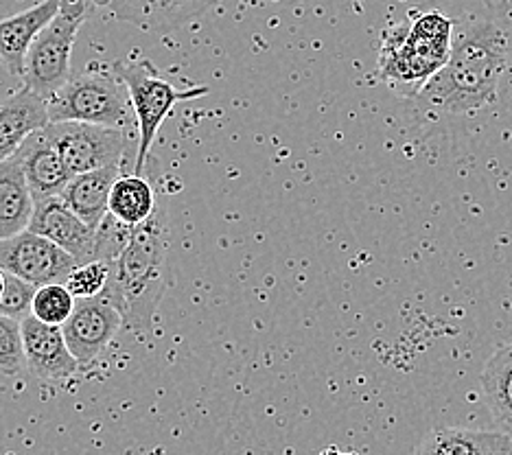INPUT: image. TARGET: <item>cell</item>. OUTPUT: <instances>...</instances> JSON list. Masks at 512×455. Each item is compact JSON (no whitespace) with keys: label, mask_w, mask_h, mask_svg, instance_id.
Returning <instances> with one entry per match:
<instances>
[{"label":"cell","mask_w":512,"mask_h":455,"mask_svg":"<svg viewBox=\"0 0 512 455\" xmlns=\"http://www.w3.org/2000/svg\"><path fill=\"white\" fill-rule=\"evenodd\" d=\"M508 33L488 20H475L453 33L447 64L427 81L416 99L438 114H473L497 99L508 64Z\"/></svg>","instance_id":"6da1fadb"},{"label":"cell","mask_w":512,"mask_h":455,"mask_svg":"<svg viewBox=\"0 0 512 455\" xmlns=\"http://www.w3.org/2000/svg\"><path fill=\"white\" fill-rule=\"evenodd\" d=\"M169 230L165 208L130 230L123 250L112 261L108 294L121 309L127 329L151 333L160 302L169 287Z\"/></svg>","instance_id":"7a4b0ae2"},{"label":"cell","mask_w":512,"mask_h":455,"mask_svg":"<svg viewBox=\"0 0 512 455\" xmlns=\"http://www.w3.org/2000/svg\"><path fill=\"white\" fill-rule=\"evenodd\" d=\"M453 44V22L440 14L418 16L412 25L383 35L379 77L401 97H418L438 70L447 64Z\"/></svg>","instance_id":"3957f363"},{"label":"cell","mask_w":512,"mask_h":455,"mask_svg":"<svg viewBox=\"0 0 512 455\" xmlns=\"http://www.w3.org/2000/svg\"><path fill=\"white\" fill-rule=\"evenodd\" d=\"M112 70L121 77L127 86L132 99L134 121L138 130V149L134 173H143L151 147L160 132L162 123L173 112L180 101H191L208 95V86H193V88H178L176 84L160 73V70L149 60L136 62H114Z\"/></svg>","instance_id":"277c9868"},{"label":"cell","mask_w":512,"mask_h":455,"mask_svg":"<svg viewBox=\"0 0 512 455\" xmlns=\"http://www.w3.org/2000/svg\"><path fill=\"white\" fill-rule=\"evenodd\" d=\"M81 121L110 127L136 123L127 86L114 70H86L71 77L49 99V123Z\"/></svg>","instance_id":"5b68a950"},{"label":"cell","mask_w":512,"mask_h":455,"mask_svg":"<svg viewBox=\"0 0 512 455\" xmlns=\"http://www.w3.org/2000/svg\"><path fill=\"white\" fill-rule=\"evenodd\" d=\"M90 0H62V9L33 40L22 81L49 101L71 79V55L77 33L90 16Z\"/></svg>","instance_id":"8992f818"},{"label":"cell","mask_w":512,"mask_h":455,"mask_svg":"<svg viewBox=\"0 0 512 455\" xmlns=\"http://www.w3.org/2000/svg\"><path fill=\"white\" fill-rule=\"evenodd\" d=\"M44 130L60 151L71 175L121 165V158L130 147V136L123 127L60 121L49 123Z\"/></svg>","instance_id":"52a82bcc"},{"label":"cell","mask_w":512,"mask_h":455,"mask_svg":"<svg viewBox=\"0 0 512 455\" xmlns=\"http://www.w3.org/2000/svg\"><path fill=\"white\" fill-rule=\"evenodd\" d=\"M75 265L71 254L33 230L0 241V270L25 278L36 287L66 283Z\"/></svg>","instance_id":"ba28073f"},{"label":"cell","mask_w":512,"mask_h":455,"mask_svg":"<svg viewBox=\"0 0 512 455\" xmlns=\"http://www.w3.org/2000/svg\"><path fill=\"white\" fill-rule=\"evenodd\" d=\"M123 326L121 309L108 294H101L95 298H77L71 318L62 324V329L68 348L84 366L110 346Z\"/></svg>","instance_id":"9c48e42d"},{"label":"cell","mask_w":512,"mask_h":455,"mask_svg":"<svg viewBox=\"0 0 512 455\" xmlns=\"http://www.w3.org/2000/svg\"><path fill=\"white\" fill-rule=\"evenodd\" d=\"M29 230L60 245L77 263L97 259V230L90 228L64 202L62 195L46 197V200L36 202Z\"/></svg>","instance_id":"30bf717a"},{"label":"cell","mask_w":512,"mask_h":455,"mask_svg":"<svg viewBox=\"0 0 512 455\" xmlns=\"http://www.w3.org/2000/svg\"><path fill=\"white\" fill-rule=\"evenodd\" d=\"M22 324V346L31 375L44 381H64L79 370V361L66 344L64 329L27 315Z\"/></svg>","instance_id":"8fae6325"},{"label":"cell","mask_w":512,"mask_h":455,"mask_svg":"<svg viewBox=\"0 0 512 455\" xmlns=\"http://www.w3.org/2000/svg\"><path fill=\"white\" fill-rule=\"evenodd\" d=\"M219 0H110L116 20L149 33H169L206 14Z\"/></svg>","instance_id":"7c38bea8"},{"label":"cell","mask_w":512,"mask_h":455,"mask_svg":"<svg viewBox=\"0 0 512 455\" xmlns=\"http://www.w3.org/2000/svg\"><path fill=\"white\" fill-rule=\"evenodd\" d=\"M14 156L20 160L31 195L36 202L46 200V197L62 195L66 184L73 178L46 130L33 132Z\"/></svg>","instance_id":"4fadbf2b"},{"label":"cell","mask_w":512,"mask_h":455,"mask_svg":"<svg viewBox=\"0 0 512 455\" xmlns=\"http://www.w3.org/2000/svg\"><path fill=\"white\" fill-rule=\"evenodd\" d=\"M62 0H42L22 14L0 20V62L14 77L25 75L27 55L38 33L60 14Z\"/></svg>","instance_id":"5bb4252c"},{"label":"cell","mask_w":512,"mask_h":455,"mask_svg":"<svg viewBox=\"0 0 512 455\" xmlns=\"http://www.w3.org/2000/svg\"><path fill=\"white\" fill-rule=\"evenodd\" d=\"M49 125V101L36 90L22 86L16 95L0 103V162L11 158L22 143Z\"/></svg>","instance_id":"9a60e30c"},{"label":"cell","mask_w":512,"mask_h":455,"mask_svg":"<svg viewBox=\"0 0 512 455\" xmlns=\"http://www.w3.org/2000/svg\"><path fill=\"white\" fill-rule=\"evenodd\" d=\"M512 440L502 431L440 427L427 434L412 455H510Z\"/></svg>","instance_id":"2e32d148"},{"label":"cell","mask_w":512,"mask_h":455,"mask_svg":"<svg viewBox=\"0 0 512 455\" xmlns=\"http://www.w3.org/2000/svg\"><path fill=\"white\" fill-rule=\"evenodd\" d=\"M119 175L121 165H110L73 175L62 193L64 202L71 206L90 228L99 230L103 221L110 215V191Z\"/></svg>","instance_id":"e0dca14e"},{"label":"cell","mask_w":512,"mask_h":455,"mask_svg":"<svg viewBox=\"0 0 512 455\" xmlns=\"http://www.w3.org/2000/svg\"><path fill=\"white\" fill-rule=\"evenodd\" d=\"M36 200L22 171L20 160L11 156L0 162V241L29 230Z\"/></svg>","instance_id":"ac0fdd59"},{"label":"cell","mask_w":512,"mask_h":455,"mask_svg":"<svg viewBox=\"0 0 512 455\" xmlns=\"http://www.w3.org/2000/svg\"><path fill=\"white\" fill-rule=\"evenodd\" d=\"M480 381L497 429L512 440V340L499 346L486 361Z\"/></svg>","instance_id":"d6986e66"},{"label":"cell","mask_w":512,"mask_h":455,"mask_svg":"<svg viewBox=\"0 0 512 455\" xmlns=\"http://www.w3.org/2000/svg\"><path fill=\"white\" fill-rule=\"evenodd\" d=\"M158 193L143 173H121L110 191V215L125 226H141L156 215Z\"/></svg>","instance_id":"ffe728a7"},{"label":"cell","mask_w":512,"mask_h":455,"mask_svg":"<svg viewBox=\"0 0 512 455\" xmlns=\"http://www.w3.org/2000/svg\"><path fill=\"white\" fill-rule=\"evenodd\" d=\"M77 305V298L71 294V289L66 283H51L42 285L36 291V298H33V309L31 315H36L38 320L46 324H57L62 326Z\"/></svg>","instance_id":"44dd1931"},{"label":"cell","mask_w":512,"mask_h":455,"mask_svg":"<svg viewBox=\"0 0 512 455\" xmlns=\"http://www.w3.org/2000/svg\"><path fill=\"white\" fill-rule=\"evenodd\" d=\"M112 263L103 259H92L86 263H77L73 272L66 278V287L71 289L75 298H95L101 296L110 285Z\"/></svg>","instance_id":"7402d4cb"},{"label":"cell","mask_w":512,"mask_h":455,"mask_svg":"<svg viewBox=\"0 0 512 455\" xmlns=\"http://www.w3.org/2000/svg\"><path fill=\"white\" fill-rule=\"evenodd\" d=\"M25 346H22V324L20 320L7 318L0 313V372L9 377L20 375L25 370Z\"/></svg>","instance_id":"603a6c76"},{"label":"cell","mask_w":512,"mask_h":455,"mask_svg":"<svg viewBox=\"0 0 512 455\" xmlns=\"http://www.w3.org/2000/svg\"><path fill=\"white\" fill-rule=\"evenodd\" d=\"M36 291L38 287L29 283V280L5 272V289H3V298H0V313L7 315V318L22 322L27 315H31Z\"/></svg>","instance_id":"cb8c5ba5"},{"label":"cell","mask_w":512,"mask_h":455,"mask_svg":"<svg viewBox=\"0 0 512 455\" xmlns=\"http://www.w3.org/2000/svg\"><path fill=\"white\" fill-rule=\"evenodd\" d=\"M250 3H300V0H250Z\"/></svg>","instance_id":"d4e9b609"},{"label":"cell","mask_w":512,"mask_h":455,"mask_svg":"<svg viewBox=\"0 0 512 455\" xmlns=\"http://www.w3.org/2000/svg\"><path fill=\"white\" fill-rule=\"evenodd\" d=\"M320 455H355V453H346V451H340V449H327V451H322Z\"/></svg>","instance_id":"484cf974"},{"label":"cell","mask_w":512,"mask_h":455,"mask_svg":"<svg viewBox=\"0 0 512 455\" xmlns=\"http://www.w3.org/2000/svg\"><path fill=\"white\" fill-rule=\"evenodd\" d=\"M3 289H5V272L0 270V298H3Z\"/></svg>","instance_id":"4316f807"},{"label":"cell","mask_w":512,"mask_h":455,"mask_svg":"<svg viewBox=\"0 0 512 455\" xmlns=\"http://www.w3.org/2000/svg\"><path fill=\"white\" fill-rule=\"evenodd\" d=\"M73 3H79V0H73ZM90 3H95V5H110V0H90Z\"/></svg>","instance_id":"83f0119b"}]
</instances>
